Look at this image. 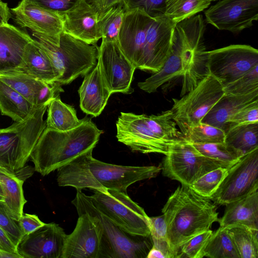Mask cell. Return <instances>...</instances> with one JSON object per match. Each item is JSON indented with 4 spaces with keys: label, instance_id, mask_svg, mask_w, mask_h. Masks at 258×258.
Here are the masks:
<instances>
[{
    "label": "cell",
    "instance_id": "cell-1",
    "mask_svg": "<svg viewBox=\"0 0 258 258\" xmlns=\"http://www.w3.org/2000/svg\"><path fill=\"white\" fill-rule=\"evenodd\" d=\"M175 25L165 15L150 16L140 9L126 11L117 43L136 69L155 73L169 55Z\"/></svg>",
    "mask_w": 258,
    "mask_h": 258
},
{
    "label": "cell",
    "instance_id": "cell-2",
    "mask_svg": "<svg viewBox=\"0 0 258 258\" xmlns=\"http://www.w3.org/2000/svg\"><path fill=\"white\" fill-rule=\"evenodd\" d=\"M90 150L57 169L60 186H72L77 190H115L127 193L135 182L155 177L161 166H132L105 163L92 156Z\"/></svg>",
    "mask_w": 258,
    "mask_h": 258
},
{
    "label": "cell",
    "instance_id": "cell-3",
    "mask_svg": "<svg viewBox=\"0 0 258 258\" xmlns=\"http://www.w3.org/2000/svg\"><path fill=\"white\" fill-rule=\"evenodd\" d=\"M162 212L172 258L177 257L183 244L219 220L215 204L183 184L169 197Z\"/></svg>",
    "mask_w": 258,
    "mask_h": 258
},
{
    "label": "cell",
    "instance_id": "cell-4",
    "mask_svg": "<svg viewBox=\"0 0 258 258\" xmlns=\"http://www.w3.org/2000/svg\"><path fill=\"white\" fill-rule=\"evenodd\" d=\"M102 133L88 117L69 131L46 127L30 155L34 170L42 176L57 170L81 154L93 150Z\"/></svg>",
    "mask_w": 258,
    "mask_h": 258
},
{
    "label": "cell",
    "instance_id": "cell-5",
    "mask_svg": "<svg viewBox=\"0 0 258 258\" xmlns=\"http://www.w3.org/2000/svg\"><path fill=\"white\" fill-rule=\"evenodd\" d=\"M78 213L88 214L101 235L100 258H145L153 246L151 236L131 234L113 222L92 204L89 196L77 190L71 202Z\"/></svg>",
    "mask_w": 258,
    "mask_h": 258
},
{
    "label": "cell",
    "instance_id": "cell-6",
    "mask_svg": "<svg viewBox=\"0 0 258 258\" xmlns=\"http://www.w3.org/2000/svg\"><path fill=\"white\" fill-rule=\"evenodd\" d=\"M50 102L37 106L25 120L0 128L1 170L16 175L25 166L46 128L43 116Z\"/></svg>",
    "mask_w": 258,
    "mask_h": 258
},
{
    "label": "cell",
    "instance_id": "cell-7",
    "mask_svg": "<svg viewBox=\"0 0 258 258\" xmlns=\"http://www.w3.org/2000/svg\"><path fill=\"white\" fill-rule=\"evenodd\" d=\"M33 38L45 52L60 77L61 85L69 84L79 76H85L97 64L98 46L89 44L63 32L58 44L32 33Z\"/></svg>",
    "mask_w": 258,
    "mask_h": 258
},
{
    "label": "cell",
    "instance_id": "cell-8",
    "mask_svg": "<svg viewBox=\"0 0 258 258\" xmlns=\"http://www.w3.org/2000/svg\"><path fill=\"white\" fill-rule=\"evenodd\" d=\"M174 29L180 41L183 68L181 97L210 75L208 51L204 41L206 26L203 16L198 15L176 24Z\"/></svg>",
    "mask_w": 258,
    "mask_h": 258
},
{
    "label": "cell",
    "instance_id": "cell-9",
    "mask_svg": "<svg viewBox=\"0 0 258 258\" xmlns=\"http://www.w3.org/2000/svg\"><path fill=\"white\" fill-rule=\"evenodd\" d=\"M234 164L204 156L183 138L169 145L161 166L164 176L190 186L210 171Z\"/></svg>",
    "mask_w": 258,
    "mask_h": 258
},
{
    "label": "cell",
    "instance_id": "cell-10",
    "mask_svg": "<svg viewBox=\"0 0 258 258\" xmlns=\"http://www.w3.org/2000/svg\"><path fill=\"white\" fill-rule=\"evenodd\" d=\"M89 197L103 214L125 231L137 235H150V217L127 193L95 190Z\"/></svg>",
    "mask_w": 258,
    "mask_h": 258
},
{
    "label": "cell",
    "instance_id": "cell-11",
    "mask_svg": "<svg viewBox=\"0 0 258 258\" xmlns=\"http://www.w3.org/2000/svg\"><path fill=\"white\" fill-rule=\"evenodd\" d=\"M224 94L222 85L210 74L180 99H173V118L184 137L191 127L201 122Z\"/></svg>",
    "mask_w": 258,
    "mask_h": 258
},
{
    "label": "cell",
    "instance_id": "cell-12",
    "mask_svg": "<svg viewBox=\"0 0 258 258\" xmlns=\"http://www.w3.org/2000/svg\"><path fill=\"white\" fill-rule=\"evenodd\" d=\"M208 69L223 87L258 64V50L244 44H233L208 51Z\"/></svg>",
    "mask_w": 258,
    "mask_h": 258
},
{
    "label": "cell",
    "instance_id": "cell-13",
    "mask_svg": "<svg viewBox=\"0 0 258 258\" xmlns=\"http://www.w3.org/2000/svg\"><path fill=\"white\" fill-rule=\"evenodd\" d=\"M258 148L241 157L228 169L227 174L210 200L226 204L258 189Z\"/></svg>",
    "mask_w": 258,
    "mask_h": 258
},
{
    "label": "cell",
    "instance_id": "cell-14",
    "mask_svg": "<svg viewBox=\"0 0 258 258\" xmlns=\"http://www.w3.org/2000/svg\"><path fill=\"white\" fill-rule=\"evenodd\" d=\"M97 64L102 78L111 94H130L136 68L120 49L117 43L102 40L98 48Z\"/></svg>",
    "mask_w": 258,
    "mask_h": 258
},
{
    "label": "cell",
    "instance_id": "cell-15",
    "mask_svg": "<svg viewBox=\"0 0 258 258\" xmlns=\"http://www.w3.org/2000/svg\"><path fill=\"white\" fill-rule=\"evenodd\" d=\"M144 115L120 112L116 122L118 141L133 151L166 155L171 143L159 138L151 131L144 120Z\"/></svg>",
    "mask_w": 258,
    "mask_h": 258
},
{
    "label": "cell",
    "instance_id": "cell-16",
    "mask_svg": "<svg viewBox=\"0 0 258 258\" xmlns=\"http://www.w3.org/2000/svg\"><path fill=\"white\" fill-rule=\"evenodd\" d=\"M12 18L19 27L29 29L45 40L58 44L63 32L60 14L44 9L29 0H21L11 9Z\"/></svg>",
    "mask_w": 258,
    "mask_h": 258
},
{
    "label": "cell",
    "instance_id": "cell-17",
    "mask_svg": "<svg viewBox=\"0 0 258 258\" xmlns=\"http://www.w3.org/2000/svg\"><path fill=\"white\" fill-rule=\"evenodd\" d=\"M207 23L220 30L239 32L258 19V0H222L205 11Z\"/></svg>",
    "mask_w": 258,
    "mask_h": 258
},
{
    "label": "cell",
    "instance_id": "cell-18",
    "mask_svg": "<svg viewBox=\"0 0 258 258\" xmlns=\"http://www.w3.org/2000/svg\"><path fill=\"white\" fill-rule=\"evenodd\" d=\"M67 236L59 225L45 223L23 236L17 252L21 258H61Z\"/></svg>",
    "mask_w": 258,
    "mask_h": 258
},
{
    "label": "cell",
    "instance_id": "cell-19",
    "mask_svg": "<svg viewBox=\"0 0 258 258\" xmlns=\"http://www.w3.org/2000/svg\"><path fill=\"white\" fill-rule=\"evenodd\" d=\"M73 231L67 235L61 258H100V230L87 213H78Z\"/></svg>",
    "mask_w": 258,
    "mask_h": 258
},
{
    "label": "cell",
    "instance_id": "cell-20",
    "mask_svg": "<svg viewBox=\"0 0 258 258\" xmlns=\"http://www.w3.org/2000/svg\"><path fill=\"white\" fill-rule=\"evenodd\" d=\"M60 15L63 32L97 46V42L101 39L97 25L98 13L86 0H80Z\"/></svg>",
    "mask_w": 258,
    "mask_h": 258
},
{
    "label": "cell",
    "instance_id": "cell-21",
    "mask_svg": "<svg viewBox=\"0 0 258 258\" xmlns=\"http://www.w3.org/2000/svg\"><path fill=\"white\" fill-rule=\"evenodd\" d=\"M32 40L26 32L13 25L0 26V73L18 71L25 48Z\"/></svg>",
    "mask_w": 258,
    "mask_h": 258
},
{
    "label": "cell",
    "instance_id": "cell-22",
    "mask_svg": "<svg viewBox=\"0 0 258 258\" xmlns=\"http://www.w3.org/2000/svg\"><path fill=\"white\" fill-rule=\"evenodd\" d=\"M80 106L87 114L99 116L107 104L112 94L105 85L99 66H96L86 74L78 90Z\"/></svg>",
    "mask_w": 258,
    "mask_h": 258
},
{
    "label": "cell",
    "instance_id": "cell-23",
    "mask_svg": "<svg viewBox=\"0 0 258 258\" xmlns=\"http://www.w3.org/2000/svg\"><path fill=\"white\" fill-rule=\"evenodd\" d=\"M225 206L218 221L220 227L239 226L258 230V189Z\"/></svg>",
    "mask_w": 258,
    "mask_h": 258
},
{
    "label": "cell",
    "instance_id": "cell-24",
    "mask_svg": "<svg viewBox=\"0 0 258 258\" xmlns=\"http://www.w3.org/2000/svg\"><path fill=\"white\" fill-rule=\"evenodd\" d=\"M17 71L48 83L57 82L60 77L49 57L33 38L26 46L22 63Z\"/></svg>",
    "mask_w": 258,
    "mask_h": 258
},
{
    "label": "cell",
    "instance_id": "cell-25",
    "mask_svg": "<svg viewBox=\"0 0 258 258\" xmlns=\"http://www.w3.org/2000/svg\"><path fill=\"white\" fill-rule=\"evenodd\" d=\"M183 74L181 44L179 36L173 29L169 55L161 69L143 82L138 87L142 90L151 93L167 82Z\"/></svg>",
    "mask_w": 258,
    "mask_h": 258
},
{
    "label": "cell",
    "instance_id": "cell-26",
    "mask_svg": "<svg viewBox=\"0 0 258 258\" xmlns=\"http://www.w3.org/2000/svg\"><path fill=\"white\" fill-rule=\"evenodd\" d=\"M258 99V90L243 95L224 94L203 118L201 122L222 129L229 128L228 120L239 109Z\"/></svg>",
    "mask_w": 258,
    "mask_h": 258
},
{
    "label": "cell",
    "instance_id": "cell-27",
    "mask_svg": "<svg viewBox=\"0 0 258 258\" xmlns=\"http://www.w3.org/2000/svg\"><path fill=\"white\" fill-rule=\"evenodd\" d=\"M37 106L0 80V111L15 122L25 120Z\"/></svg>",
    "mask_w": 258,
    "mask_h": 258
},
{
    "label": "cell",
    "instance_id": "cell-28",
    "mask_svg": "<svg viewBox=\"0 0 258 258\" xmlns=\"http://www.w3.org/2000/svg\"><path fill=\"white\" fill-rule=\"evenodd\" d=\"M224 143L240 157L258 148V122L231 125Z\"/></svg>",
    "mask_w": 258,
    "mask_h": 258
},
{
    "label": "cell",
    "instance_id": "cell-29",
    "mask_svg": "<svg viewBox=\"0 0 258 258\" xmlns=\"http://www.w3.org/2000/svg\"><path fill=\"white\" fill-rule=\"evenodd\" d=\"M0 180L5 194L3 201L7 211L15 220L18 221L22 217L25 204L27 202L24 196V181L0 169Z\"/></svg>",
    "mask_w": 258,
    "mask_h": 258
},
{
    "label": "cell",
    "instance_id": "cell-30",
    "mask_svg": "<svg viewBox=\"0 0 258 258\" xmlns=\"http://www.w3.org/2000/svg\"><path fill=\"white\" fill-rule=\"evenodd\" d=\"M46 127L67 131L78 126L83 119L77 117L75 108L62 102L59 97L52 99L48 105Z\"/></svg>",
    "mask_w": 258,
    "mask_h": 258
},
{
    "label": "cell",
    "instance_id": "cell-31",
    "mask_svg": "<svg viewBox=\"0 0 258 258\" xmlns=\"http://www.w3.org/2000/svg\"><path fill=\"white\" fill-rule=\"evenodd\" d=\"M144 119L151 131L165 141L172 143L184 138L182 134L177 128L171 109L157 115L144 114Z\"/></svg>",
    "mask_w": 258,
    "mask_h": 258
},
{
    "label": "cell",
    "instance_id": "cell-32",
    "mask_svg": "<svg viewBox=\"0 0 258 258\" xmlns=\"http://www.w3.org/2000/svg\"><path fill=\"white\" fill-rule=\"evenodd\" d=\"M240 258L235 246L226 229L219 227L209 239L203 252L202 257Z\"/></svg>",
    "mask_w": 258,
    "mask_h": 258
},
{
    "label": "cell",
    "instance_id": "cell-33",
    "mask_svg": "<svg viewBox=\"0 0 258 258\" xmlns=\"http://www.w3.org/2000/svg\"><path fill=\"white\" fill-rule=\"evenodd\" d=\"M0 80L36 106V97L44 82L20 71L0 73Z\"/></svg>",
    "mask_w": 258,
    "mask_h": 258
},
{
    "label": "cell",
    "instance_id": "cell-34",
    "mask_svg": "<svg viewBox=\"0 0 258 258\" xmlns=\"http://www.w3.org/2000/svg\"><path fill=\"white\" fill-rule=\"evenodd\" d=\"M124 13L121 3L98 14L97 25L102 40L117 43Z\"/></svg>",
    "mask_w": 258,
    "mask_h": 258
},
{
    "label": "cell",
    "instance_id": "cell-35",
    "mask_svg": "<svg viewBox=\"0 0 258 258\" xmlns=\"http://www.w3.org/2000/svg\"><path fill=\"white\" fill-rule=\"evenodd\" d=\"M231 237L240 258L258 257V230L234 226L225 228Z\"/></svg>",
    "mask_w": 258,
    "mask_h": 258
},
{
    "label": "cell",
    "instance_id": "cell-36",
    "mask_svg": "<svg viewBox=\"0 0 258 258\" xmlns=\"http://www.w3.org/2000/svg\"><path fill=\"white\" fill-rule=\"evenodd\" d=\"M211 3L209 0H167L164 15L176 25L203 11Z\"/></svg>",
    "mask_w": 258,
    "mask_h": 258
},
{
    "label": "cell",
    "instance_id": "cell-37",
    "mask_svg": "<svg viewBox=\"0 0 258 258\" xmlns=\"http://www.w3.org/2000/svg\"><path fill=\"white\" fill-rule=\"evenodd\" d=\"M225 132L222 129L201 122L191 127L184 138L191 143L207 144L224 143Z\"/></svg>",
    "mask_w": 258,
    "mask_h": 258
},
{
    "label": "cell",
    "instance_id": "cell-38",
    "mask_svg": "<svg viewBox=\"0 0 258 258\" xmlns=\"http://www.w3.org/2000/svg\"><path fill=\"white\" fill-rule=\"evenodd\" d=\"M228 169L220 167L204 174L190 187L199 195L210 199L215 193L228 172Z\"/></svg>",
    "mask_w": 258,
    "mask_h": 258
},
{
    "label": "cell",
    "instance_id": "cell-39",
    "mask_svg": "<svg viewBox=\"0 0 258 258\" xmlns=\"http://www.w3.org/2000/svg\"><path fill=\"white\" fill-rule=\"evenodd\" d=\"M202 155L224 162L235 164L241 158L224 143L207 144L191 143Z\"/></svg>",
    "mask_w": 258,
    "mask_h": 258
},
{
    "label": "cell",
    "instance_id": "cell-40",
    "mask_svg": "<svg viewBox=\"0 0 258 258\" xmlns=\"http://www.w3.org/2000/svg\"><path fill=\"white\" fill-rule=\"evenodd\" d=\"M223 88L225 94L234 95H245L258 90V64Z\"/></svg>",
    "mask_w": 258,
    "mask_h": 258
},
{
    "label": "cell",
    "instance_id": "cell-41",
    "mask_svg": "<svg viewBox=\"0 0 258 258\" xmlns=\"http://www.w3.org/2000/svg\"><path fill=\"white\" fill-rule=\"evenodd\" d=\"M150 229L153 245L160 250L166 258H172L168 241L167 226L163 215L150 217Z\"/></svg>",
    "mask_w": 258,
    "mask_h": 258
},
{
    "label": "cell",
    "instance_id": "cell-42",
    "mask_svg": "<svg viewBox=\"0 0 258 258\" xmlns=\"http://www.w3.org/2000/svg\"><path fill=\"white\" fill-rule=\"evenodd\" d=\"M213 231L208 230L192 237L181 247L177 258H202V252Z\"/></svg>",
    "mask_w": 258,
    "mask_h": 258
},
{
    "label": "cell",
    "instance_id": "cell-43",
    "mask_svg": "<svg viewBox=\"0 0 258 258\" xmlns=\"http://www.w3.org/2000/svg\"><path fill=\"white\" fill-rule=\"evenodd\" d=\"M167 0H123L125 11L140 9L150 16L164 15Z\"/></svg>",
    "mask_w": 258,
    "mask_h": 258
},
{
    "label": "cell",
    "instance_id": "cell-44",
    "mask_svg": "<svg viewBox=\"0 0 258 258\" xmlns=\"http://www.w3.org/2000/svg\"><path fill=\"white\" fill-rule=\"evenodd\" d=\"M0 227L6 232L17 247L23 235L18 221L14 220L9 215L3 201H0Z\"/></svg>",
    "mask_w": 258,
    "mask_h": 258
},
{
    "label": "cell",
    "instance_id": "cell-45",
    "mask_svg": "<svg viewBox=\"0 0 258 258\" xmlns=\"http://www.w3.org/2000/svg\"><path fill=\"white\" fill-rule=\"evenodd\" d=\"M229 128L232 125L258 122V99L245 105L228 120Z\"/></svg>",
    "mask_w": 258,
    "mask_h": 258
},
{
    "label": "cell",
    "instance_id": "cell-46",
    "mask_svg": "<svg viewBox=\"0 0 258 258\" xmlns=\"http://www.w3.org/2000/svg\"><path fill=\"white\" fill-rule=\"evenodd\" d=\"M39 6L60 15L68 11L80 0H29Z\"/></svg>",
    "mask_w": 258,
    "mask_h": 258
},
{
    "label": "cell",
    "instance_id": "cell-47",
    "mask_svg": "<svg viewBox=\"0 0 258 258\" xmlns=\"http://www.w3.org/2000/svg\"><path fill=\"white\" fill-rule=\"evenodd\" d=\"M18 224L24 236L34 231L45 223L35 214L23 213Z\"/></svg>",
    "mask_w": 258,
    "mask_h": 258
},
{
    "label": "cell",
    "instance_id": "cell-48",
    "mask_svg": "<svg viewBox=\"0 0 258 258\" xmlns=\"http://www.w3.org/2000/svg\"><path fill=\"white\" fill-rule=\"evenodd\" d=\"M0 251L8 252L19 255L17 252V247L13 243L6 232L1 227Z\"/></svg>",
    "mask_w": 258,
    "mask_h": 258
},
{
    "label": "cell",
    "instance_id": "cell-49",
    "mask_svg": "<svg viewBox=\"0 0 258 258\" xmlns=\"http://www.w3.org/2000/svg\"><path fill=\"white\" fill-rule=\"evenodd\" d=\"M92 6L98 14L122 2L123 0H86Z\"/></svg>",
    "mask_w": 258,
    "mask_h": 258
},
{
    "label": "cell",
    "instance_id": "cell-50",
    "mask_svg": "<svg viewBox=\"0 0 258 258\" xmlns=\"http://www.w3.org/2000/svg\"><path fill=\"white\" fill-rule=\"evenodd\" d=\"M11 18V9L7 3L0 1V26L8 23Z\"/></svg>",
    "mask_w": 258,
    "mask_h": 258
},
{
    "label": "cell",
    "instance_id": "cell-51",
    "mask_svg": "<svg viewBox=\"0 0 258 258\" xmlns=\"http://www.w3.org/2000/svg\"><path fill=\"white\" fill-rule=\"evenodd\" d=\"M146 258H166L164 254L153 245L149 251Z\"/></svg>",
    "mask_w": 258,
    "mask_h": 258
},
{
    "label": "cell",
    "instance_id": "cell-52",
    "mask_svg": "<svg viewBox=\"0 0 258 258\" xmlns=\"http://www.w3.org/2000/svg\"><path fill=\"white\" fill-rule=\"evenodd\" d=\"M5 198V194L3 184L0 180V201H4Z\"/></svg>",
    "mask_w": 258,
    "mask_h": 258
},
{
    "label": "cell",
    "instance_id": "cell-53",
    "mask_svg": "<svg viewBox=\"0 0 258 258\" xmlns=\"http://www.w3.org/2000/svg\"><path fill=\"white\" fill-rule=\"evenodd\" d=\"M209 1L211 2H213V1H216L217 0H209Z\"/></svg>",
    "mask_w": 258,
    "mask_h": 258
},
{
    "label": "cell",
    "instance_id": "cell-54",
    "mask_svg": "<svg viewBox=\"0 0 258 258\" xmlns=\"http://www.w3.org/2000/svg\"><path fill=\"white\" fill-rule=\"evenodd\" d=\"M0 1H2V0H0Z\"/></svg>",
    "mask_w": 258,
    "mask_h": 258
}]
</instances>
